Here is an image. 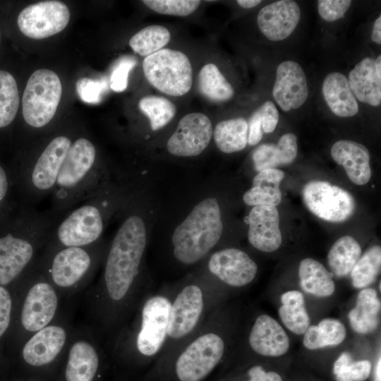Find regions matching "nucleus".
<instances>
[{
    "instance_id": "44",
    "label": "nucleus",
    "mask_w": 381,
    "mask_h": 381,
    "mask_svg": "<svg viewBox=\"0 0 381 381\" xmlns=\"http://www.w3.org/2000/svg\"><path fill=\"white\" fill-rule=\"evenodd\" d=\"M351 4L349 0H319L318 10L322 18L332 22L342 18Z\"/></svg>"
},
{
    "instance_id": "11",
    "label": "nucleus",
    "mask_w": 381,
    "mask_h": 381,
    "mask_svg": "<svg viewBox=\"0 0 381 381\" xmlns=\"http://www.w3.org/2000/svg\"><path fill=\"white\" fill-rule=\"evenodd\" d=\"M143 70L149 83L166 95L183 96L191 89V63L181 51L163 48L145 57Z\"/></svg>"
},
{
    "instance_id": "32",
    "label": "nucleus",
    "mask_w": 381,
    "mask_h": 381,
    "mask_svg": "<svg viewBox=\"0 0 381 381\" xmlns=\"http://www.w3.org/2000/svg\"><path fill=\"white\" fill-rule=\"evenodd\" d=\"M346 336L344 325L339 320L327 318L317 325H310L303 334V346L310 350L341 344Z\"/></svg>"
},
{
    "instance_id": "15",
    "label": "nucleus",
    "mask_w": 381,
    "mask_h": 381,
    "mask_svg": "<svg viewBox=\"0 0 381 381\" xmlns=\"http://www.w3.org/2000/svg\"><path fill=\"white\" fill-rule=\"evenodd\" d=\"M59 315L22 344L21 356L27 365L47 366L66 352L73 331L69 322Z\"/></svg>"
},
{
    "instance_id": "50",
    "label": "nucleus",
    "mask_w": 381,
    "mask_h": 381,
    "mask_svg": "<svg viewBox=\"0 0 381 381\" xmlns=\"http://www.w3.org/2000/svg\"><path fill=\"white\" fill-rule=\"evenodd\" d=\"M371 39L373 42L377 44H381V16H380L374 23Z\"/></svg>"
},
{
    "instance_id": "30",
    "label": "nucleus",
    "mask_w": 381,
    "mask_h": 381,
    "mask_svg": "<svg viewBox=\"0 0 381 381\" xmlns=\"http://www.w3.org/2000/svg\"><path fill=\"white\" fill-rule=\"evenodd\" d=\"M333 276L322 263L313 258H305L299 264L300 286L308 294L318 297L332 295L335 291Z\"/></svg>"
},
{
    "instance_id": "1",
    "label": "nucleus",
    "mask_w": 381,
    "mask_h": 381,
    "mask_svg": "<svg viewBox=\"0 0 381 381\" xmlns=\"http://www.w3.org/2000/svg\"><path fill=\"white\" fill-rule=\"evenodd\" d=\"M147 243L143 217L131 213L107 248L102 273L89 293V311L100 334L110 340L126 324L151 288L143 274Z\"/></svg>"
},
{
    "instance_id": "9",
    "label": "nucleus",
    "mask_w": 381,
    "mask_h": 381,
    "mask_svg": "<svg viewBox=\"0 0 381 381\" xmlns=\"http://www.w3.org/2000/svg\"><path fill=\"white\" fill-rule=\"evenodd\" d=\"M23 277L25 284L19 309L18 325L23 334V344L60 315L62 297L36 262Z\"/></svg>"
},
{
    "instance_id": "3",
    "label": "nucleus",
    "mask_w": 381,
    "mask_h": 381,
    "mask_svg": "<svg viewBox=\"0 0 381 381\" xmlns=\"http://www.w3.org/2000/svg\"><path fill=\"white\" fill-rule=\"evenodd\" d=\"M229 313L222 305L150 375V381H204L224 360L229 344Z\"/></svg>"
},
{
    "instance_id": "29",
    "label": "nucleus",
    "mask_w": 381,
    "mask_h": 381,
    "mask_svg": "<svg viewBox=\"0 0 381 381\" xmlns=\"http://www.w3.org/2000/svg\"><path fill=\"white\" fill-rule=\"evenodd\" d=\"M380 300L376 290L364 288L358 293L356 306L349 313L352 329L358 334H366L375 331L379 324Z\"/></svg>"
},
{
    "instance_id": "49",
    "label": "nucleus",
    "mask_w": 381,
    "mask_h": 381,
    "mask_svg": "<svg viewBox=\"0 0 381 381\" xmlns=\"http://www.w3.org/2000/svg\"><path fill=\"white\" fill-rule=\"evenodd\" d=\"M8 190V179L4 169L0 165V203L5 199Z\"/></svg>"
},
{
    "instance_id": "12",
    "label": "nucleus",
    "mask_w": 381,
    "mask_h": 381,
    "mask_svg": "<svg viewBox=\"0 0 381 381\" xmlns=\"http://www.w3.org/2000/svg\"><path fill=\"white\" fill-rule=\"evenodd\" d=\"M73 140L67 135L53 137L22 172L24 191L29 202L51 195L61 167Z\"/></svg>"
},
{
    "instance_id": "40",
    "label": "nucleus",
    "mask_w": 381,
    "mask_h": 381,
    "mask_svg": "<svg viewBox=\"0 0 381 381\" xmlns=\"http://www.w3.org/2000/svg\"><path fill=\"white\" fill-rule=\"evenodd\" d=\"M143 2L157 13L174 16H189L201 3L198 0H144Z\"/></svg>"
},
{
    "instance_id": "17",
    "label": "nucleus",
    "mask_w": 381,
    "mask_h": 381,
    "mask_svg": "<svg viewBox=\"0 0 381 381\" xmlns=\"http://www.w3.org/2000/svg\"><path fill=\"white\" fill-rule=\"evenodd\" d=\"M68 6L59 1H43L24 8L18 16V25L26 37L42 40L61 32L69 23Z\"/></svg>"
},
{
    "instance_id": "22",
    "label": "nucleus",
    "mask_w": 381,
    "mask_h": 381,
    "mask_svg": "<svg viewBox=\"0 0 381 381\" xmlns=\"http://www.w3.org/2000/svg\"><path fill=\"white\" fill-rule=\"evenodd\" d=\"M248 224V239L255 249L273 252L282 244L279 214L274 206H254L246 217Z\"/></svg>"
},
{
    "instance_id": "41",
    "label": "nucleus",
    "mask_w": 381,
    "mask_h": 381,
    "mask_svg": "<svg viewBox=\"0 0 381 381\" xmlns=\"http://www.w3.org/2000/svg\"><path fill=\"white\" fill-rule=\"evenodd\" d=\"M371 370V363L361 360L344 364L333 373L337 381H365L370 376Z\"/></svg>"
},
{
    "instance_id": "38",
    "label": "nucleus",
    "mask_w": 381,
    "mask_h": 381,
    "mask_svg": "<svg viewBox=\"0 0 381 381\" xmlns=\"http://www.w3.org/2000/svg\"><path fill=\"white\" fill-rule=\"evenodd\" d=\"M140 111L148 118L152 131L167 126L175 116V104L164 97L148 95L138 102Z\"/></svg>"
},
{
    "instance_id": "48",
    "label": "nucleus",
    "mask_w": 381,
    "mask_h": 381,
    "mask_svg": "<svg viewBox=\"0 0 381 381\" xmlns=\"http://www.w3.org/2000/svg\"><path fill=\"white\" fill-rule=\"evenodd\" d=\"M261 118L258 110L250 116L248 123V144L257 145L262 138Z\"/></svg>"
},
{
    "instance_id": "39",
    "label": "nucleus",
    "mask_w": 381,
    "mask_h": 381,
    "mask_svg": "<svg viewBox=\"0 0 381 381\" xmlns=\"http://www.w3.org/2000/svg\"><path fill=\"white\" fill-rule=\"evenodd\" d=\"M19 104L16 79L8 71L0 70V128L12 123L18 113Z\"/></svg>"
},
{
    "instance_id": "10",
    "label": "nucleus",
    "mask_w": 381,
    "mask_h": 381,
    "mask_svg": "<svg viewBox=\"0 0 381 381\" xmlns=\"http://www.w3.org/2000/svg\"><path fill=\"white\" fill-rule=\"evenodd\" d=\"M104 188L73 210L56 224L47 244L60 246H85L101 240L107 219Z\"/></svg>"
},
{
    "instance_id": "2",
    "label": "nucleus",
    "mask_w": 381,
    "mask_h": 381,
    "mask_svg": "<svg viewBox=\"0 0 381 381\" xmlns=\"http://www.w3.org/2000/svg\"><path fill=\"white\" fill-rule=\"evenodd\" d=\"M174 284L150 288L133 314L107 343V349L121 362L145 366L157 362L166 344Z\"/></svg>"
},
{
    "instance_id": "19",
    "label": "nucleus",
    "mask_w": 381,
    "mask_h": 381,
    "mask_svg": "<svg viewBox=\"0 0 381 381\" xmlns=\"http://www.w3.org/2000/svg\"><path fill=\"white\" fill-rule=\"evenodd\" d=\"M104 349L90 332H74L66 351V381H93Z\"/></svg>"
},
{
    "instance_id": "16",
    "label": "nucleus",
    "mask_w": 381,
    "mask_h": 381,
    "mask_svg": "<svg viewBox=\"0 0 381 381\" xmlns=\"http://www.w3.org/2000/svg\"><path fill=\"white\" fill-rule=\"evenodd\" d=\"M303 199L308 209L319 218L341 222L353 214L356 202L345 189L324 181H312L303 187Z\"/></svg>"
},
{
    "instance_id": "27",
    "label": "nucleus",
    "mask_w": 381,
    "mask_h": 381,
    "mask_svg": "<svg viewBox=\"0 0 381 381\" xmlns=\"http://www.w3.org/2000/svg\"><path fill=\"white\" fill-rule=\"evenodd\" d=\"M298 153L297 138L291 133L283 135L275 144H262L253 152L252 158L258 172L291 164Z\"/></svg>"
},
{
    "instance_id": "33",
    "label": "nucleus",
    "mask_w": 381,
    "mask_h": 381,
    "mask_svg": "<svg viewBox=\"0 0 381 381\" xmlns=\"http://www.w3.org/2000/svg\"><path fill=\"white\" fill-rule=\"evenodd\" d=\"M212 136L222 152L243 150L248 144V122L242 117L222 121L214 127Z\"/></svg>"
},
{
    "instance_id": "53",
    "label": "nucleus",
    "mask_w": 381,
    "mask_h": 381,
    "mask_svg": "<svg viewBox=\"0 0 381 381\" xmlns=\"http://www.w3.org/2000/svg\"><path fill=\"white\" fill-rule=\"evenodd\" d=\"M375 70L378 78H381V55H379L375 61Z\"/></svg>"
},
{
    "instance_id": "21",
    "label": "nucleus",
    "mask_w": 381,
    "mask_h": 381,
    "mask_svg": "<svg viewBox=\"0 0 381 381\" xmlns=\"http://www.w3.org/2000/svg\"><path fill=\"white\" fill-rule=\"evenodd\" d=\"M248 349L255 354L279 357L289 349V338L282 325L271 316L258 315L251 325L246 339Z\"/></svg>"
},
{
    "instance_id": "52",
    "label": "nucleus",
    "mask_w": 381,
    "mask_h": 381,
    "mask_svg": "<svg viewBox=\"0 0 381 381\" xmlns=\"http://www.w3.org/2000/svg\"><path fill=\"white\" fill-rule=\"evenodd\" d=\"M381 361L380 357L377 360L375 369V381H381Z\"/></svg>"
},
{
    "instance_id": "47",
    "label": "nucleus",
    "mask_w": 381,
    "mask_h": 381,
    "mask_svg": "<svg viewBox=\"0 0 381 381\" xmlns=\"http://www.w3.org/2000/svg\"><path fill=\"white\" fill-rule=\"evenodd\" d=\"M242 381H282L281 376L274 371H266L260 365L250 366Z\"/></svg>"
},
{
    "instance_id": "31",
    "label": "nucleus",
    "mask_w": 381,
    "mask_h": 381,
    "mask_svg": "<svg viewBox=\"0 0 381 381\" xmlns=\"http://www.w3.org/2000/svg\"><path fill=\"white\" fill-rule=\"evenodd\" d=\"M281 302L278 313L284 325L296 334H303L310 323L303 294L297 290L286 291Z\"/></svg>"
},
{
    "instance_id": "5",
    "label": "nucleus",
    "mask_w": 381,
    "mask_h": 381,
    "mask_svg": "<svg viewBox=\"0 0 381 381\" xmlns=\"http://www.w3.org/2000/svg\"><path fill=\"white\" fill-rule=\"evenodd\" d=\"M97 159V149L91 140L84 137L73 140L51 193L48 213L54 219L104 188Z\"/></svg>"
},
{
    "instance_id": "18",
    "label": "nucleus",
    "mask_w": 381,
    "mask_h": 381,
    "mask_svg": "<svg viewBox=\"0 0 381 381\" xmlns=\"http://www.w3.org/2000/svg\"><path fill=\"white\" fill-rule=\"evenodd\" d=\"M213 127L209 117L200 112L183 116L167 143L168 152L176 157L199 155L210 144Z\"/></svg>"
},
{
    "instance_id": "20",
    "label": "nucleus",
    "mask_w": 381,
    "mask_h": 381,
    "mask_svg": "<svg viewBox=\"0 0 381 381\" xmlns=\"http://www.w3.org/2000/svg\"><path fill=\"white\" fill-rule=\"evenodd\" d=\"M272 95L281 109H298L306 101L308 87L305 73L296 61H285L277 69Z\"/></svg>"
},
{
    "instance_id": "37",
    "label": "nucleus",
    "mask_w": 381,
    "mask_h": 381,
    "mask_svg": "<svg viewBox=\"0 0 381 381\" xmlns=\"http://www.w3.org/2000/svg\"><path fill=\"white\" fill-rule=\"evenodd\" d=\"M381 248L380 246L370 247L352 269L350 274L354 288H367L376 280L380 272Z\"/></svg>"
},
{
    "instance_id": "51",
    "label": "nucleus",
    "mask_w": 381,
    "mask_h": 381,
    "mask_svg": "<svg viewBox=\"0 0 381 381\" xmlns=\"http://www.w3.org/2000/svg\"><path fill=\"white\" fill-rule=\"evenodd\" d=\"M237 4L244 8H251L255 7L261 1L260 0H238L236 1Z\"/></svg>"
},
{
    "instance_id": "8",
    "label": "nucleus",
    "mask_w": 381,
    "mask_h": 381,
    "mask_svg": "<svg viewBox=\"0 0 381 381\" xmlns=\"http://www.w3.org/2000/svg\"><path fill=\"white\" fill-rule=\"evenodd\" d=\"M223 232L219 205L214 198L199 202L179 224L171 238L174 260L182 266L203 261L218 244Z\"/></svg>"
},
{
    "instance_id": "36",
    "label": "nucleus",
    "mask_w": 381,
    "mask_h": 381,
    "mask_svg": "<svg viewBox=\"0 0 381 381\" xmlns=\"http://www.w3.org/2000/svg\"><path fill=\"white\" fill-rule=\"evenodd\" d=\"M169 30L162 25H152L136 32L129 40L134 52L148 56L163 49L170 41Z\"/></svg>"
},
{
    "instance_id": "26",
    "label": "nucleus",
    "mask_w": 381,
    "mask_h": 381,
    "mask_svg": "<svg viewBox=\"0 0 381 381\" xmlns=\"http://www.w3.org/2000/svg\"><path fill=\"white\" fill-rule=\"evenodd\" d=\"M322 95L331 109L338 116L349 117L357 114L358 102L352 93L348 79L341 73L328 74L322 83Z\"/></svg>"
},
{
    "instance_id": "6",
    "label": "nucleus",
    "mask_w": 381,
    "mask_h": 381,
    "mask_svg": "<svg viewBox=\"0 0 381 381\" xmlns=\"http://www.w3.org/2000/svg\"><path fill=\"white\" fill-rule=\"evenodd\" d=\"M107 248L101 240L85 246L47 244L36 263L62 298L70 296L90 282Z\"/></svg>"
},
{
    "instance_id": "4",
    "label": "nucleus",
    "mask_w": 381,
    "mask_h": 381,
    "mask_svg": "<svg viewBox=\"0 0 381 381\" xmlns=\"http://www.w3.org/2000/svg\"><path fill=\"white\" fill-rule=\"evenodd\" d=\"M223 296L224 292L200 273L174 284L166 344L150 375L159 370L222 305Z\"/></svg>"
},
{
    "instance_id": "46",
    "label": "nucleus",
    "mask_w": 381,
    "mask_h": 381,
    "mask_svg": "<svg viewBox=\"0 0 381 381\" xmlns=\"http://www.w3.org/2000/svg\"><path fill=\"white\" fill-rule=\"evenodd\" d=\"M258 110L261 118L262 131L267 133L274 131L279 121V112L275 104L271 101H267Z\"/></svg>"
},
{
    "instance_id": "24",
    "label": "nucleus",
    "mask_w": 381,
    "mask_h": 381,
    "mask_svg": "<svg viewBox=\"0 0 381 381\" xmlns=\"http://www.w3.org/2000/svg\"><path fill=\"white\" fill-rule=\"evenodd\" d=\"M331 156L338 164L344 167L353 183L361 186L370 181L372 175L370 154L363 145L349 140H340L332 145Z\"/></svg>"
},
{
    "instance_id": "14",
    "label": "nucleus",
    "mask_w": 381,
    "mask_h": 381,
    "mask_svg": "<svg viewBox=\"0 0 381 381\" xmlns=\"http://www.w3.org/2000/svg\"><path fill=\"white\" fill-rule=\"evenodd\" d=\"M204 260L205 269L200 274L221 290L222 285L231 288L246 286L254 280L258 273L256 262L246 252L236 248L216 250Z\"/></svg>"
},
{
    "instance_id": "43",
    "label": "nucleus",
    "mask_w": 381,
    "mask_h": 381,
    "mask_svg": "<svg viewBox=\"0 0 381 381\" xmlns=\"http://www.w3.org/2000/svg\"><path fill=\"white\" fill-rule=\"evenodd\" d=\"M135 64V59L130 56H123L117 61L110 78V87L114 91L120 92L126 90L128 73Z\"/></svg>"
},
{
    "instance_id": "25",
    "label": "nucleus",
    "mask_w": 381,
    "mask_h": 381,
    "mask_svg": "<svg viewBox=\"0 0 381 381\" xmlns=\"http://www.w3.org/2000/svg\"><path fill=\"white\" fill-rule=\"evenodd\" d=\"M350 89L359 101L373 107L381 103V78L375 70V61L366 57L349 72Z\"/></svg>"
},
{
    "instance_id": "7",
    "label": "nucleus",
    "mask_w": 381,
    "mask_h": 381,
    "mask_svg": "<svg viewBox=\"0 0 381 381\" xmlns=\"http://www.w3.org/2000/svg\"><path fill=\"white\" fill-rule=\"evenodd\" d=\"M55 220L48 214L27 212L18 232L0 236V286L23 277L37 262L47 244Z\"/></svg>"
},
{
    "instance_id": "28",
    "label": "nucleus",
    "mask_w": 381,
    "mask_h": 381,
    "mask_svg": "<svg viewBox=\"0 0 381 381\" xmlns=\"http://www.w3.org/2000/svg\"><path fill=\"white\" fill-rule=\"evenodd\" d=\"M284 177L283 171L267 169L258 172L253 179V186L243 195V202L249 206H277L282 200L279 184Z\"/></svg>"
},
{
    "instance_id": "35",
    "label": "nucleus",
    "mask_w": 381,
    "mask_h": 381,
    "mask_svg": "<svg viewBox=\"0 0 381 381\" xmlns=\"http://www.w3.org/2000/svg\"><path fill=\"white\" fill-rule=\"evenodd\" d=\"M198 88L204 97L212 102L228 101L234 95L232 85L214 64H205L199 71Z\"/></svg>"
},
{
    "instance_id": "13",
    "label": "nucleus",
    "mask_w": 381,
    "mask_h": 381,
    "mask_svg": "<svg viewBox=\"0 0 381 381\" xmlns=\"http://www.w3.org/2000/svg\"><path fill=\"white\" fill-rule=\"evenodd\" d=\"M62 94L59 77L53 71L36 70L28 80L22 98L24 121L30 127L42 128L54 118Z\"/></svg>"
},
{
    "instance_id": "34",
    "label": "nucleus",
    "mask_w": 381,
    "mask_h": 381,
    "mask_svg": "<svg viewBox=\"0 0 381 381\" xmlns=\"http://www.w3.org/2000/svg\"><path fill=\"white\" fill-rule=\"evenodd\" d=\"M358 242L351 236L339 238L331 247L327 262L333 275L344 277L349 275L361 255Z\"/></svg>"
},
{
    "instance_id": "23",
    "label": "nucleus",
    "mask_w": 381,
    "mask_h": 381,
    "mask_svg": "<svg viewBox=\"0 0 381 381\" xmlns=\"http://www.w3.org/2000/svg\"><path fill=\"white\" fill-rule=\"evenodd\" d=\"M300 17L301 11L296 1L282 0L261 8L257 23L260 30L267 39L280 41L294 32Z\"/></svg>"
},
{
    "instance_id": "42",
    "label": "nucleus",
    "mask_w": 381,
    "mask_h": 381,
    "mask_svg": "<svg viewBox=\"0 0 381 381\" xmlns=\"http://www.w3.org/2000/svg\"><path fill=\"white\" fill-rule=\"evenodd\" d=\"M107 87L104 80L87 77L79 78L76 82V91L80 99L88 104H97Z\"/></svg>"
},
{
    "instance_id": "45",
    "label": "nucleus",
    "mask_w": 381,
    "mask_h": 381,
    "mask_svg": "<svg viewBox=\"0 0 381 381\" xmlns=\"http://www.w3.org/2000/svg\"><path fill=\"white\" fill-rule=\"evenodd\" d=\"M13 301L6 286H0V339L8 331L12 318Z\"/></svg>"
}]
</instances>
